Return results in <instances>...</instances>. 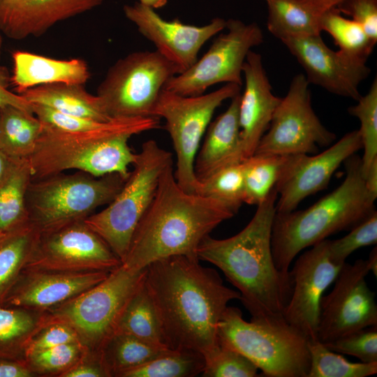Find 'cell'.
<instances>
[{"label": "cell", "instance_id": "obj_54", "mask_svg": "<svg viewBox=\"0 0 377 377\" xmlns=\"http://www.w3.org/2000/svg\"><path fill=\"white\" fill-rule=\"evenodd\" d=\"M2 42H3L2 34L0 33V52H1V46H2Z\"/></svg>", "mask_w": 377, "mask_h": 377}, {"label": "cell", "instance_id": "obj_4", "mask_svg": "<svg viewBox=\"0 0 377 377\" xmlns=\"http://www.w3.org/2000/svg\"><path fill=\"white\" fill-rule=\"evenodd\" d=\"M156 117L112 119L103 127L71 132L43 125L33 153L27 158L32 179L76 170L94 177L117 173L125 179L137 154L130 138L160 127Z\"/></svg>", "mask_w": 377, "mask_h": 377}, {"label": "cell", "instance_id": "obj_10", "mask_svg": "<svg viewBox=\"0 0 377 377\" xmlns=\"http://www.w3.org/2000/svg\"><path fill=\"white\" fill-rule=\"evenodd\" d=\"M240 89L241 86L227 83L212 92L193 96L161 90L151 115L165 121L176 154L175 177L184 191L196 193L199 182L194 163L202 138L216 108Z\"/></svg>", "mask_w": 377, "mask_h": 377}, {"label": "cell", "instance_id": "obj_26", "mask_svg": "<svg viewBox=\"0 0 377 377\" xmlns=\"http://www.w3.org/2000/svg\"><path fill=\"white\" fill-rule=\"evenodd\" d=\"M50 322L47 311L0 305V360H25L31 341Z\"/></svg>", "mask_w": 377, "mask_h": 377}, {"label": "cell", "instance_id": "obj_6", "mask_svg": "<svg viewBox=\"0 0 377 377\" xmlns=\"http://www.w3.org/2000/svg\"><path fill=\"white\" fill-rule=\"evenodd\" d=\"M219 343L240 353L267 377H307L309 339L285 319L245 320L242 311L227 306L218 325Z\"/></svg>", "mask_w": 377, "mask_h": 377}, {"label": "cell", "instance_id": "obj_5", "mask_svg": "<svg viewBox=\"0 0 377 377\" xmlns=\"http://www.w3.org/2000/svg\"><path fill=\"white\" fill-rule=\"evenodd\" d=\"M341 185L306 209L276 212L271 247L276 268L288 273L297 254L340 231L350 230L369 215L374 202L368 195L362 160L355 154L344 162Z\"/></svg>", "mask_w": 377, "mask_h": 377}, {"label": "cell", "instance_id": "obj_21", "mask_svg": "<svg viewBox=\"0 0 377 377\" xmlns=\"http://www.w3.org/2000/svg\"><path fill=\"white\" fill-rule=\"evenodd\" d=\"M244 89L240 94L239 124L244 159L252 156L281 101L272 88L260 54L251 50L243 65Z\"/></svg>", "mask_w": 377, "mask_h": 377}, {"label": "cell", "instance_id": "obj_16", "mask_svg": "<svg viewBox=\"0 0 377 377\" xmlns=\"http://www.w3.org/2000/svg\"><path fill=\"white\" fill-rule=\"evenodd\" d=\"M328 244L326 239L313 245L289 269L292 290L283 318L308 339H317L320 299L343 265L331 258Z\"/></svg>", "mask_w": 377, "mask_h": 377}, {"label": "cell", "instance_id": "obj_52", "mask_svg": "<svg viewBox=\"0 0 377 377\" xmlns=\"http://www.w3.org/2000/svg\"><path fill=\"white\" fill-rule=\"evenodd\" d=\"M368 265L369 267L370 272H371L375 276H377V249L375 246L369 255V258L367 260Z\"/></svg>", "mask_w": 377, "mask_h": 377}, {"label": "cell", "instance_id": "obj_38", "mask_svg": "<svg viewBox=\"0 0 377 377\" xmlns=\"http://www.w3.org/2000/svg\"><path fill=\"white\" fill-rule=\"evenodd\" d=\"M350 106L348 111L360 121L358 130L364 154L362 160V175L371 163L377 158V79L375 77L369 90Z\"/></svg>", "mask_w": 377, "mask_h": 377}, {"label": "cell", "instance_id": "obj_30", "mask_svg": "<svg viewBox=\"0 0 377 377\" xmlns=\"http://www.w3.org/2000/svg\"><path fill=\"white\" fill-rule=\"evenodd\" d=\"M295 155L253 154L244 159V202H262L286 175Z\"/></svg>", "mask_w": 377, "mask_h": 377}, {"label": "cell", "instance_id": "obj_32", "mask_svg": "<svg viewBox=\"0 0 377 377\" xmlns=\"http://www.w3.org/2000/svg\"><path fill=\"white\" fill-rule=\"evenodd\" d=\"M267 28L280 40L288 37L320 35L321 16L290 0H265Z\"/></svg>", "mask_w": 377, "mask_h": 377}, {"label": "cell", "instance_id": "obj_19", "mask_svg": "<svg viewBox=\"0 0 377 377\" xmlns=\"http://www.w3.org/2000/svg\"><path fill=\"white\" fill-rule=\"evenodd\" d=\"M281 41L303 68L309 84L355 101L360 98L359 86L371 71L366 64L331 50L320 35L288 37Z\"/></svg>", "mask_w": 377, "mask_h": 377}, {"label": "cell", "instance_id": "obj_50", "mask_svg": "<svg viewBox=\"0 0 377 377\" xmlns=\"http://www.w3.org/2000/svg\"><path fill=\"white\" fill-rule=\"evenodd\" d=\"M363 177L366 191L375 201L377 198V158L371 163Z\"/></svg>", "mask_w": 377, "mask_h": 377}, {"label": "cell", "instance_id": "obj_45", "mask_svg": "<svg viewBox=\"0 0 377 377\" xmlns=\"http://www.w3.org/2000/svg\"><path fill=\"white\" fill-rule=\"evenodd\" d=\"M337 9L359 23L371 40L377 43V0H346Z\"/></svg>", "mask_w": 377, "mask_h": 377}, {"label": "cell", "instance_id": "obj_42", "mask_svg": "<svg viewBox=\"0 0 377 377\" xmlns=\"http://www.w3.org/2000/svg\"><path fill=\"white\" fill-rule=\"evenodd\" d=\"M324 344L334 352L356 357L362 362H377V325L354 331Z\"/></svg>", "mask_w": 377, "mask_h": 377}, {"label": "cell", "instance_id": "obj_23", "mask_svg": "<svg viewBox=\"0 0 377 377\" xmlns=\"http://www.w3.org/2000/svg\"><path fill=\"white\" fill-rule=\"evenodd\" d=\"M240 94L230 99L226 110L210 122L207 128L194 163L198 181L223 166L244 160L238 117Z\"/></svg>", "mask_w": 377, "mask_h": 377}, {"label": "cell", "instance_id": "obj_15", "mask_svg": "<svg viewBox=\"0 0 377 377\" xmlns=\"http://www.w3.org/2000/svg\"><path fill=\"white\" fill-rule=\"evenodd\" d=\"M367 260L341 266L330 293L320 301L317 339L325 343L354 331L377 325L375 293L368 286Z\"/></svg>", "mask_w": 377, "mask_h": 377}, {"label": "cell", "instance_id": "obj_29", "mask_svg": "<svg viewBox=\"0 0 377 377\" xmlns=\"http://www.w3.org/2000/svg\"><path fill=\"white\" fill-rule=\"evenodd\" d=\"M40 231L29 224L0 235V305L24 270L36 243Z\"/></svg>", "mask_w": 377, "mask_h": 377}, {"label": "cell", "instance_id": "obj_20", "mask_svg": "<svg viewBox=\"0 0 377 377\" xmlns=\"http://www.w3.org/2000/svg\"><path fill=\"white\" fill-rule=\"evenodd\" d=\"M110 272L24 269L3 305L47 311L97 285Z\"/></svg>", "mask_w": 377, "mask_h": 377}, {"label": "cell", "instance_id": "obj_8", "mask_svg": "<svg viewBox=\"0 0 377 377\" xmlns=\"http://www.w3.org/2000/svg\"><path fill=\"white\" fill-rule=\"evenodd\" d=\"M170 152L154 140L142 143L124 184L114 200L84 223L120 259L126 258L133 232L151 204L161 175L172 163Z\"/></svg>", "mask_w": 377, "mask_h": 377}, {"label": "cell", "instance_id": "obj_17", "mask_svg": "<svg viewBox=\"0 0 377 377\" xmlns=\"http://www.w3.org/2000/svg\"><path fill=\"white\" fill-rule=\"evenodd\" d=\"M123 10L126 18L155 45L159 54L177 68L179 73L196 62L203 45L224 30L226 24V20L220 17L203 26L184 24L178 19L166 20L154 9L138 2L125 5Z\"/></svg>", "mask_w": 377, "mask_h": 377}, {"label": "cell", "instance_id": "obj_25", "mask_svg": "<svg viewBox=\"0 0 377 377\" xmlns=\"http://www.w3.org/2000/svg\"><path fill=\"white\" fill-rule=\"evenodd\" d=\"M20 95L31 104H39L59 112L108 121L106 113L97 95L87 92L82 84L54 83L28 89Z\"/></svg>", "mask_w": 377, "mask_h": 377}, {"label": "cell", "instance_id": "obj_35", "mask_svg": "<svg viewBox=\"0 0 377 377\" xmlns=\"http://www.w3.org/2000/svg\"><path fill=\"white\" fill-rule=\"evenodd\" d=\"M205 364L203 355L198 352L170 350L119 377H193L202 374Z\"/></svg>", "mask_w": 377, "mask_h": 377}, {"label": "cell", "instance_id": "obj_28", "mask_svg": "<svg viewBox=\"0 0 377 377\" xmlns=\"http://www.w3.org/2000/svg\"><path fill=\"white\" fill-rule=\"evenodd\" d=\"M42 128L32 112L10 105L0 108V148L13 159L30 156Z\"/></svg>", "mask_w": 377, "mask_h": 377}, {"label": "cell", "instance_id": "obj_51", "mask_svg": "<svg viewBox=\"0 0 377 377\" xmlns=\"http://www.w3.org/2000/svg\"><path fill=\"white\" fill-rule=\"evenodd\" d=\"M15 161L0 148V184L8 175Z\"/></svg>", "mask_w": 377, "mask_h": 377}, {"label": "cell", "instance_id": "obj_9", "mask_svg": "<svg viewBox=\"0 0 377 377\" xmlns=\"http://www.w3.org/2000/svg\"><path fill=\"white\" fill-rule=\"evenodd\" d=\"M146 269L121 265L97 285L47 310L50 320L68 325L89 350L99 353L116 333L126 306L144 283Z\"/></svg>", "mask_w": 377, "mask_h": 377}, {"label": "cell", "instance_id": "obj_37", "mask_svg": "<svg viewBox=\"0 0 377 377\" xmlns=\"http://www.w3.org/2000/svg\"><path fill=\"white\" fill-rule=\"evenodd\" d=\"M198 182L196 193L225 204L235 214L244 203L242 161L223 166Z\"/></svg>", "mask_w": 377, "mask_h": 377}, {"label": "cell", "instance_id": "obj_22", "mask_svg": "<svg viewBox=\"0 0 377 377\" xmlns=\"http://www.w3.org/2000/svg\"><path fill=\"white\" fill-rule=\"evenodd\" d=\"M103 0H0V33L15 40L38 37L57 23L91 10Z\"/></svg>", "mask_w": 377, "mask_h": 377}, {"label": "cell", "instance_id": "obj_18", "mask_svg": "<svg viewBox=\"0 0 377 377\" xmlns=\"http://www.w3.org/2000/svg\"><path fill=\"white\" fill-rule=\"evenodd\" d=\"M362 148L359 131L355 130L321 153L295 154L286 175L275 186L279 197L276 212H292L305 198L326 188L339 165Z\"/></svg>", "mask_w": 377, "mask_h": 377}, {"label": "cell", "instance_id": "obj_48", "mask_svg": "<svg viewBox=\"0 0 377 377\" xmlns=\"http://www.w3.org/2000/svg\"><path fill=\"white\" fill-rule=\"evenodd\" d=\"M37 376L26 360H0V377H32Z\"/></svg>", "mask_w": 377, "mask_h": 377}, {"label": "cell", "instance_id": "obj_13", "mask_svg": "<svg viewBox=\"0 0 377 377\" xmlns=\"http://www.w3.org/2000/svg\"><path fill=\"white\" fill-rule=\"evenodd\" d=\"M309 84L304 74L293 77L254 154H315L334 142L336 135L322 124L311 106Z\"/></svg>", "mask_w": 377, "mask_h": 377}, {"label": "cell", "instance_id": "obj_12", "mask_svg": "<svg viewBox=\"0 0 377 377\" xmlns=\"http://www.w3.org/2000/svg\"><path fill=\"white\" fill-rule=\"evenodd\" d=\"M227 31L219 34L209 50L186 71L171 77L164 88L186 96H198L211 86L226 82L242 86V68L251 48L262 44L264 35L256 22L226 20Z\"/></svg>", "mask_w": 377, "mask_h": 377}, {"label": "cell", "instance_id": "obj_34", "mask_svg": "<svg viewBox=\"0 0 377 377\" xmlns=\"http://www.w3.org/2000/svg\"><path fill=\"white\" fill-rule=\"evenodd\" d=\"M320 25L322 31L334 39L341 54L353 61L366 64L376 43L359 23L344 17L334 8L321 15Z\"/></svg>", "mask_w": 377, "mask_h": 377}, {"label": "cell", "instance_id": "obj_11", "mask_svg": "<svg viewBox=\"0 0 377 377\" xmlns=\"http://www.w3.org/2000/svg\"><path fill=\"white\" fill-rule=\"evenodd\" d=\"M179 73L156 50L134 52L108 69L96 95L111 119L152 117L161 90Z\"/></svg>", "mask_w": 377, "mask_h": 377}, {"label": "cell", "instance_id": "obj_44", "mask_svg": "<svg viewBox=\"0 0 377 377\" xmlns=\"http://www.w3.org/2000/svg\"><path fill=\"white\" fill-rule=\"evenodd\" d=\"M74 342L81 341L71 327L66 323L50 320L31 341L26 352V357L34 352Z\"/></svg>", "mask_w": 377, "mask_h": 377}, {"label": "cell", "instance_id": "obj_36", "mask_svg": "<svg viewBox=\"0 0 377 377\" xmlns=\"http://www.w3.org/2000/svg\"><path fill=\"white\" fill-rule=\"evenodd\" d=\"M308 348L310 367L307 377H367L377 373V362H351L317 339H309Z\"/></svg>", "mask_w": 377, "mask_h": 377}, {"label": "cell", "instance_id": "obj_39", "mask_svg": "<svg viewBox=\"0 0 377 377\" xmlns=\"http://www.w3.org/2000/svg\"><path fill=\"white\" fill-rule=\"evenodd\" d=\"M87 350L81 342L69 343L34 352L25 360L36 375L58 376L77 362Z\"/></svg>", "mask_w": 377, "mask_h": 377}, {"label": "cell", "instance_id": "obj_40", "mask_svg": "<svg viewBox=\"0 0 377 377\" xmlns=\"http://www.w3.org/2000/svg\"><path fill=\"white\" fill-rule=\"evenodd\" d=\"M202 373L204 377H256L258 367L247 357L219 343V346L205 358Z\"/></svg>", "mask_w": 377, "mask_h": 377}, {"label": "cell", "instance_id": "obj_49", "mask_svg": "<svg viewBox=\"0 0 377 377\" xmlns=\"http://www.w3.org/2000/svg\"><path fill=\"white\" fill-rule=\"evenodd\" d=\"M311 13L321 16L325 13L337 8L346 0H290Z\"/></svg>", "mask_w": 377, "mask_h": 377}, {"label": "cell", "instance_id": "obj_41", "mask_svg": "<svg viewBox=\"0 0 377 377\" xmlns=\"http://www.w3.org/2000/svg\"><path fill=\"white\" fill-rule=\"evenodd\" d=\"M377 243V212L374 210L365 219L350 229L344 237L330 240L329 253L331 258L341 264L357 249Z\"/></svg>", "mask_w": 377, "mask_h": 377}, {"label": "cell", "instance_id": "obj_2", "mask_svg": "<svg viewBox=\"0 0 377 377\" xmlns=\"http://www.w3.org/2000/svg\"><path fill=\"white\" fill-rule=\"evenodd\" d=\"M278 193L274 188L257 205L249 223L226 239L207 236L197 250L199 260L218 267L240 294L251 320L274 321L283 318L292 284L289 274L274 263L271 237Z\"/></svg>", "mask_w": 377, "mask_h": 377}, {"label": "cell", "instance_id": "obj_33", "mask_svg": "<svg viewBox=\"0 0 377 377\" xmlns=\"http://www.w3.org/2000/svg\"><path fill=\"white\" fill-rule=\"evenodd\" d=\"M117 332L133 336L154 346L169 348L145 281L126 306Z\"/></svg>", "mask_w": 377, "mask_h": 377}, {"label": "cell", "instance_id": "obj_7", "mask_svg": "<svg viewBox=\"0 0 377 377\" xmlns=\"http://www.w3.org/2000/svg\"><path fill=\"white\" fill-rule=\"evenodd\" d=\"M125 180L117 173L94 177L82 171L32 179L26 196L29 222L42 232L84 220L112 202Z\"/></svg>", "mask_w": 377, "mask_h": 377}, {"label": "cell", "instance_id": "obj_47", "mask_svg": "<svg viewBox=\"0 0 377 377\" xmlns=\"http://www.w3.org/2000/svg\"><path fill=\"white\" fill-rule=\"evenodd\" d=\"M10 82V77L8 70L0 65V108L14 106L33 113L31 103L22 96L8 89Z\"/></svg>", "mask_w": 377, "mask_h": 377}, {"label": "cell", "instance_id": "obj_24", "mask_svg": "<svg viewBox=\"0 0 377 377\" xmlns=\"http://www.w3.org/2000/svg\"><path fill=\"white\" fill-rule=\"evenodd\" d=\"M10 82L17 94L43 84H84L90 77L87 63L81 59L60 60L26 51L13 53Z\"/></svg>", "mask_w": 377, "mask_h": 377}, {"label": "cell", "instance_id": "obj_3", "mask_svg": "<svg viewBox=\"0 0 377 377\" xmlns=\"http://www.w3.org/2000/svg\"><path fill=\"white\" fill-rule=\"evenodd\" d=\"M235 214L216 200L184 191L170 163L161 175L155 195L133 232L121 265L142 269L170 256L198 259L197 250L203 239Z\"/></svg>", "mask_w": 377, "mask_h": 377}, {"label": "cell", "instance_id": "obj_43", "mask_svg": "<svg viewBox=\"0 0 377 377\" xmlns=\"http://www.w3.org/2000/svg\"><path fill=\"white\" fill-rule=\"evenodd\" d=\"M32 111L43 125L65 131H94L103 127L109 121L68 114L39 104H32Z\"/></svg>", "mask_w": 377, "mask_h": 377}, {"label": "cell", "instance_id": "obj_53", "mask_svg": "<svg viewBox=\"0 0 377 377\" xmlns=\"http://www.w3.org/2000/svg\"><path fill=\"white\" fill-rule=\"evenodd\" d=\"M168 1V0H139L138 3L155 10L165 6Z\"/></svg>", "mask_w": 377, "mask_h": 377}, {"label": "cell", "instance_id": "obj_1", "mask_svg": "<svg viewBox=\"0 0 377 377\" xmlns=\"http://www.w3.org/2000/svg\"><path fill=\"white\" fill-rule=\"evenodd\" d=\"M199 262L184 256L158 260L147 267L145 285L168 347L205 358L219 345L218 325L228 304L240 294Z\"/></svg>", "mask_w": 377, "mask_h": 377}, {"label": "cell", "instance_id": "obj_27", "mask_svg": "<svg viewBox=\"0 0 377 377\" xmlns=\"http://www.w3.org/2000/svg\"><path fill=\"white\" fill-rule=\"evenodd\" d=\"M31 180L32 173L28 159L16 160L0 184V235L30 223L26 196Z\"/></svg>", "mask_w": 377, "mask_h": 377}, {"label": "cell", "instance_id": "obj_14", "mask_svg": "<svg viewBox=\"0 0 377 377\" xmlns=\"http://www.w3.org/2000/svg\"><path fill=\"white\" fill-rule=\"evenodd\" d=\"M121 265L106 242L81 220L40 232L24 269L111 272Z\"/></svg>", "mask_w": 377, "mask_h": 377}, {"label": "cell", "instance_id": "obj_31", "mask_svg": "<svg viewBox=\"0 0 377 377\" xmlns=\"http://www.w3.org/2000/svg\"><path fill=\"white\" fill-rule=\"evenodd\" d=\"M171 349L145 342L128 334L117 332L99 351L110 377L138 367Z\"/></svg>", "mask_w": 377, "mask_h": 377}, {"label": "cell", "instance_id": "obj_46", "mask_svg": "<svg viewBox=\"0 0 377 377\" xmlns=\"http://www.w3.org/2000/svg\"><path fill=\"white\" fill-rule=\"evenodd\" d=\"M59 377H110L100 353L87 350L73 366L60 374Z\"/></svg>", "mask_w": 377, "mask_h": 377}]
</instances>
